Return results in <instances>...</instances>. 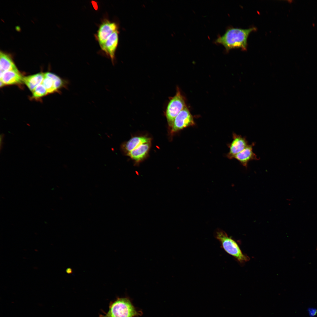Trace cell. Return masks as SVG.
<instances>
[{"label": "cell", "mask_w": 317, "mask_h": 317, "mask_svg": "<svg viewBox=\"0 0 317 317\" xmlns=\"http://www.w3.org/2000/svg\"><path fill=\"white\" fill-rule=\"evenodd\" d=\"M32 92V97L35 99L45 96L48 93L46 89L42 83L37 86Z\"/></svg>", "instance_id": "cell-16"}, {"label": "cell", "mask_w": 317, "mask_h": 317, "mask_svg": "<svg viewBox=\"0 0 317 317\" xmlns=\"http://www.w3.org/2000/svg\"><path fill=\"white\" fill-rule=\"evenodd\" d=\"M118 30L114 32L104 43L100 46L101 49L109 56L113 64L118 43Z\"/></svg>", "instance_id": "cell-9"}, {"label": "cell", "mask_w": 317, "mask_h": 317, "mask_svg": "<svg viewBox=\"0 0 317 317\" xmlns=\"http://www.w3.org/2000/svg\"><path fill=\"white\" fill-rule=\"evenodd\" d=\"M195 124L193 117L186 106L176 117L172 127L171 131L176 132Z\"/></svg>", "instance_id": "cell-5"}, {"label": "cell", "mask_w": 317, "mask_h": 317, "mask_svg": "<svg viewBox=\"0 0 317 317\" xmlns=\"http://www.w3.org/2000/svg\"><path fill=\"white\" fill-rule=\"evenodd\" d=\"M72 272V270L71 269H70V268H68L66 270L67 272V273H69V274L71 273Z\"/></svg>", "instance_id": "cell-19"}, {"label": "cell", "mask_w": 317, "mask_h": 317, "mask_svg": "<svg viewBox=\"0 0 317 317\" xmlns=\"http://www.w3.org/2000/svg\"><path fill=\"white\" fill-rule=\"evenodd\" d=\"M45 76L49 77L53 80L55 88L57 92L63 88H67L69 84L68 80L62 79L58 76L53 73L47 72L44 73Z\"/></svg>", "instance_id": "cell-15"}, {"label": "cell", "mask_w": 317, "mask_h": 317, "mask_svg": "<svg viewBox=\"0 0 317 317\" xmlns=\"http://www.w3.org/2000/svg\"><path fill=\"white\" fill-rule=\"evenodd\" d=\"M108 311L102 310L103 314L99 317H139L143 314L142 311L136 308L128 296L117 297L110 301Z\"/></svg>", "instance_id": "cell-2"}, {"label": "cell", "mask_w": 317, "mask_h": 317, "mask_svg": "<svg viewBox=\"0 0 317 317\" xmlns=\"http://www.w3.org/2000/svg\"><path fill=\"white\" fill-rule=\"evenodd\" d=\"M255 30L254 27L247 29L230 28L222 36L218 37L215 42L223 45L227 51L236 48L246 50L248 37L252 32Z\"/></svg>", "instance_id": "cell-1"}, {"label": "cell", "mask_w": 317, "mask_h": 317, "mask_svg": "<svg viewBox=\"0 0 317 317\" xmlns=\"http://www.w3.org/2000/svg\"><path fill=\"white\" fill-rule=\"evenodd\" d=\"M214 236L219 241L221 248L240 263L247 262L250 260L248 256L242 253L237 242L229 237L223 230L217 229L215 232Z\"/></svg>", "instance_id": "cell-3"}, {"label": "cell", "mask_w": 317, "mask_h": 317, "mask_svg": "<svg viewBox=\"0 0 317 317\" xmlns=\"http://www.w3.org/2000/svg\"><path fill=\"white\" fill-rule=\"evenodd\" d=\"M150 138L144 136H136L130 139L125 144L124 148L128 152L140 145L149 142Z\"/></svg>", "instance_id": "cell-14"}, {"label": "cell", "mask_w": 317, "mask_h": 317, "mask_svg": "<svg viewBox=\"0 0 317 317\" xmlns=\"http://www.w3.org/2000/svg\"><path fill=\"white\" fill-rule=\"evenodd\" d=\"M117 30V26L114 22L106 20L100 26L97 34V38L100 46L102 45L108 38Z\"/></svg>", "instance_id": "cell-7"}, {"label": "cell", "mask_w": 317, "mask_h": 317, "mask_svg": "<svg viewBox=\"0 0 317 317\" xmlns=\"http://www.w3.org/2000/svg\"><path fill=\"white\" fill-rule=\"evenodd\" d=\"M309 311L310 314L312 316H314L316 313V310H315L314 309H310Z\"/></svg>", "instance_id": "cell-18"}, {"label": "cell", "mask_w": 317, "mask_h": 317, "mask_svg": "<svg viewBox=\"0 0 317 317\" xmlns=\"http://www.w3.org/2000/svg\"><path fill=\"white\" fill-rule=\"evenodd\" d=\"M186 106L185 98L179 87H177L175 95L169 97L166 110V116L170 126L172 127L176 117Z\"/></svg>", "instance_id": "cell-4"}, {"label": "cell", "mask_w": 317, "mask_h": 317, "mask_svg": "<svg viewBox=\"0 0 317 317\" xmlns=\"http://www.w3.org/2000/svg\"><path fill=\"white\" fill-rule=\"evenodd\" d=\"M44 77V73H39L23 77V81L29 89L33 91L37 86L42 83Z\"/></svg>", "instance_id": "cell-11"}, {"label": "cell", "mask_w": 317, "mask_h": 317, "mask_svg": "<svg viewBox=\"0 0 317 317\" xmlns=\"http://www.w3.org/2000/svg\"><path fill=\"white\" fill-rule=\"evenodd\" d=\"M23 77L18 70H10L0 75V81L4 85H16L23 82Z\"/></svg>", "instance_id": "cell-10"}, {"label": "cell", "mask_w": 317, "mask_h": 317, "mask_svg": "<svg viewBox=\"0 0 317 317\" xmlns=\"http://www.w3.org/2000/svg\"><path fill=\"white\" fill-rule=\"evenodd\" d=\"M0 75L6 71L18 70L11 57L1 52L0 54Z\"/></svg>", "instance_id": "cell-12"}, {"label": "cell", "mask_w": 317, "mask_h": 317, "mask_svg": "<svg viewBox=\"0 0 317 317\" xmlns=\"http://www.w3.org/2000/svg\"><path fill=\"white\" fill-rule=\"evenodd\" d=\"M255 144V142H253L251 144L248 145L241 152L234 156L232 158L236 159L242 166L247 168L249 161L260 159V158H257L253 151V147Z\"/></svg>", "instance_id": "cell-8"}, {"label": "cell", "mask_w": 317, "mask_h": 317, "mask_svg": "<svg viewBox=\"0 0 317 317\" xmlns=\"http://www.w3.org/2000/svg\"><path fill=\"white\" fill-rule=\"evenodd\" d=\"M232 138V141L228 145L229 151L227 156L230 159H232L234 156L241 152L249 145L245 136H242L233 132Z\"/></svg>", "instance_id": "cell-6"}, {"label": "cell", "mask_w": 317, "mask_h": 317, "mask_svg": "<svg viewBox=\"0 0 317 317\" xmlns=\"http://www.w3.org/2000/svg\"><path fill=\"white\" fill-rule=\"evenodd\" d=\"M42 83L45 86L48 93L57 92L55 88L53 82L50 78L45 76Z\"/></svg>", "instance_id": "cell-17"}, {"label": "cell", "mask_w": 317, "mask_h": 317, "mask_svg": "<svg viewBox=\"0 0 317 317\" xmlns=\"http://www.w3.org/2000/svg\"><path fill=\"white\" fill-rule=\"evenodd\" d=\"M150 146V143L142 144L128 152L127 155L136 161L142 159L147 154Z\"/></svg>", "instance_id": "cell-13"}]
</instances>
